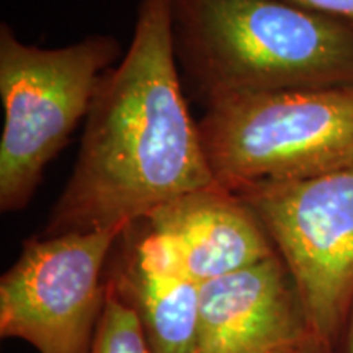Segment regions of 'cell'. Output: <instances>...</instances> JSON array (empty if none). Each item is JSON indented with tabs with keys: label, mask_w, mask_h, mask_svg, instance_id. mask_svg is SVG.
I'll return each mask as SVG.
<instances>
[{
	"label": "cell",
	"mask_w": 353,
	"mask_h": 353,
	"mask_svg": "<svg viewBox=\"0 0 353 353\" xmlns=\"http://www.w3.org/2000/svg\"><path fill=\"white\" fill-rule=\"evenodd\" d=\"M174 48L205 107L353 85V23L286 0H174Z\"/></svg>",
	"instance_id": "obj_2"
},
{
	"label": "cell",
	"mask_w": 353,
	"mask_h": 353,
	"mask_svg": "<svg viewBox=\"0 0 353 353\" xmlns=\"http://www.w3.org/2000/svg\"><path fill=\"white\" fill-rule=\"evenodd\" d=\"M90 353H152L138 317L110 283L103 316Z\"/></svg>",
	"instance_id": "obj_10"
},
{
	"label": "cell",
	"mask_w": 353,
	"mask_h": 353,
	"mask_svg": "<svg viewBox=\"0 0 353 353\" xmlns=\"http://www.w3.org/2000/svg\"><path fill=\"white\" fill-rule=\"evenodd\" d=\"M334 353H353V301L348 311L345 325H343L342 335L339 339L337 347H335Z\"/></svg>",
	"instance_id": "obj_12"
},
{
	"label": "cell",
	"mask_w": 353,
	"mask_h": 353,
	"mask_svg": "<svg viewBox=\"0 0 353 353\" xmlns=\"http://www.w3.org/2000/svg\"><path fill=\"white\" fill-rule=\"evenodd\" d=\"M126 228L26 239L0 278V335L39 353H90L107 303L108 262Z\"/></svg>",
	"instance_id": "obj_6"
},
{
	"label": "cell",
	"mask_w": 353,
	"mask_h": 353,
	"mask_svg": "<svg viewBox=\"0 0 353 353\" xmlns=\"http://www.w3.org/2000/svg\"><path fill=\"white\" fill-rule=\"evenodd\" d=\"M286 2L353 23V0H286Z\"/></svg>",
	"instance_id": "obj_11"
},
{
	"label": "cell",
	"mask_w": 353,
	"mask_h": 353,
	"mask_svg": "<svg viewBox=\"0 0 353 353\" xmlns=\"http://www.w3.org/2000/svg\"><path fill=\"white\" fill-rule=\"evenodd\" d=\"M143 221L172 242L200 285L276 254L254 211L218 183L176 198Z\"/></svg>",
	"instance_id": "obj_9"
},
{
	"label": "cell",
	"mask_w": 353,
	"mask_h": 353,
	"mask_svg": "<svg viewBox=\"0 0 353 353\" xmlns=\"http://www.w3.org/2000/svg\"><path fill=\"white\" fill-rule=\"evenodd\" d=\"M174 48V0H141L130 46L101 79L81 149L41 236L126 228L214 185Z\"/></svg>",
	"instance_id": "obj_1"
},
{
	"label": "cell",
	"mask_w": 353,
	"mask_h": 353,
	"mask_svg": "<svg viewBox=\"0 0 353 353\" xmlns=\"http://www.w3.org/2000/svg\"><path fill=\"white\" fill-rule=\"evenodd\" d=\"M107 280L138 317L152 353H198L200 283L169 239L143 219L121 232Z\"/></svg>",
	"instance_id": "obj_8"
},
{
	"label": "cell",
	"mask_w": 353,
	"mask_h": 353,
	"mask_svg": "<svg viewBox=\"0 0 353 353\" xmlns=\"http://www.w3.org/2000/svg\"><path fill=\"white\" fill-rule=\"evenodd\" d=\"M214 182H286L353 165V85L237 97L198 123Z\"/></svg>",
	"instance_id": "obj_4"
},
{
	"label": "cell",
	"mask_w": 353,
	"mask_h": 353,
	"mask_svg": "<svg viewBox=\"0 0 353 353\" xmlns=\"http://www.w3.org/2000/svg\"><path fill=\"white\" fill-rule=\"evenodd\" d=\"M113 34H90L61 48H41L0 23V210L28 206L46 167L85 120L101 79L123 57Z\"/></svg>",
	"instance_id": "obj_3"
},
{
	"label": "cell",
	"mask_w": 353,
	"mask_h": 353,
	"mask_svg": "<svg viewBox=\"0 0 353 353\" xmlns=\"http://www.w3.org/2000/svg\"><path fill=\"white\" fill-rule=\"evenodd\" d=\"M288 268L312 334L334 353L353 301V165L232 190Z\"/></svg>",
	"instance_id": "obj_5"
},
{
	"label": "cell",
	"mask_w": 353,
	"mask_h": 353,
	"mask_svg": "<svg viewBox=\"0 0 353 353\" xmlns=\"http://www.w3.org/2000/svg\"><path fill=\"white\" fill-rule=\"evenodd\" d=\"M198 353H327L278 254L200 286Z\"/></svg>",
	"instance_id": "obj_7"
}]
</instances>
